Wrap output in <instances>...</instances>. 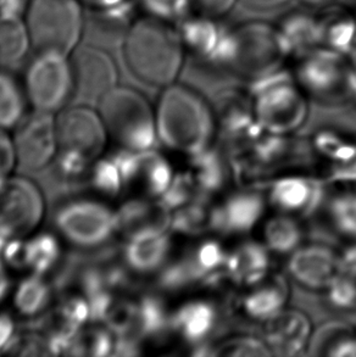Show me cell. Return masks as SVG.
<instances>
[{
  "label": "cell",
  "instance_id": "6da1fadb",
  "mask_svg": "<svg viewBox=\"0 0 356 357\" xmlns=\"http://www.w3.org/2000/svg\"><path fill=\"white\" fill-rule=\"evenodd\" d=\"M122 47L131 73L151 87L176 83L187 55L177 27L153 16L135 21Z\"/></svg>",
  "mask_w": 356,
  "mask_h": 357
},
{
  "label": "cell",
  "instance_id": "7a4b0ae2",
  "mask_svg": "<svg viewBox=\"0 0 356 357\" xmlns=\"http://www.w3.org/2000/svg\"><path fill=\"white\" fill-rule=\"evenodd\" d=\"M160 142L182 154L207 149L215 133L212 107L193 88L174 83L164 88L155 112Z\"/></svg>",
  "mask_w": 356,
  "mask_h": 357
},
{
  "label": "cell",
  "instance_id": "3957f363",
  "mask_svg": "<svg viewBox=\"0 0 356 357\" xmlns=\"http://www.w3.org/2000/svg\"><path fill=\"white\" fill-rule=\"evenodd\" d=\"M292 56L276 24L251 20L226 29L215 63L249 83L284 68Z\"/></svg>",
  "mask_w": 356,
  "mask_h": 357
},
{
  "label": "cell",
  "instance_id": "277c9868",
  "mask_svg": "<svg viewBox=\"0 0 356 357\" xmlns=\"http://www.w3.org/2000/svg\"><path fill=\"white\" fill-rule=\"evenodd\" d=\"M249 94L256 120L272 135L293 133L308 117L303 89L284 68L251 82Z\"/></svg>",
  "mask_w": 356,
  "mask_h": 357
},
{
  "label": "cell",
  "instance_id": "5b68a950",
  "mask_svg": "<svg viewBox=\"0 0 356 357\" xmlns=\"http://www.w3.org/2000/svg\"><path fill=\"white\" fill-rule=\"evenodd\" d=\"M99 114L107 133L124 148L135 151L154 149L159 139L155 112L137 89L116 86L101 98Z\"/></svg>",
  "mask_w": 356,
  "mask_h": 357
},
{
  "label": "cell",
  "instance_id": "8992f818",
  "mask_svg": "<svg viewBox=\"0 0 356 357\" xmlns=\"http://www.w3.org/2000/svg\"><path fill=\"white\" fill-rule=\"evenodd\" d=\"M81 4L80 0H31L24 19L32 48L70 56L83 38Z\"/></svg>",
  "mask_w": 356,
  "mask_h": 357
},
{
  "label": "cell",
  "instance_id": "52a82bcc",
  "mask_svg": "<svg viewBox=\"0 0 356 357\" xmlns=\"http://www.w3.org/2000/svg\"><path fill=\"white\" fill-rule=\"evenodd\" d=\"M24 89L36 110L54 112L61 110L73 94V76L70 56L44 52L29 63Z\"/></svg>",
  "mask_w": 356,
  "mask_h": 357
},
{
  "label": "cell",
  "instance_id": "ba28073f",
  "mask_svg": "<svg viewBox=\"0 0 356 357\" xmlns=\"http://www.w3.org/2000/svg\"><path fill=\"white\" fill-rule=\"evenodd\" d=\"M354 63L352 56L331 49H313L298 58L295 81L316 97H349Z\"/></svg>",
  "mask_w": 356,
  "mask_h": 357
},
{
  "label": "cell",
  "instance_id": "9c48e42d",
  "mask_svg": "<svg viewBox=\"0 0 356 357\" xmlns=\"http://www.w3.org/2000/svg\"><path fill=\"white\" fill-rule=\"evenodd\" d=\"M55 227L66 241L80 248H96L117 232L116 213L104 204L76 200L55 215Z\"/></svg>",
  "mask_w": 356,
  "mask_h": 357
},
{
  "label": "cell",
  "instance_id": "30bf717a",
  "mask_svg": "<svg viewBox=\"0 0 356 357\" xmlns=\"http://www.w3.org/2000/svg\"><path fill=\"white\" fill-rule=\"evenodd\" d=\"M44 199L37 184L24 177L8 178L0 190V234L24 238L38 227Z\"/></svg>",
  "mask_w": 356,
  "mask_h": 357
},
{
  "label": "cell",
  "instance_id": "8fae6325",
  "mask_svg": "<svg viewBox=\"0 0 356 357\" xmlns=\"http://www.w3.org/2000/svg\"><path fill=\"white\" fill-rule=\"evenodd\" d=\"M14 146L17 164L26 171H40L59 151L57 119L50 112H36L22 117L15 127Z\"/></svg>",
  "mask_w": 356,
  "mask_h": 357
},
{
  "label": "cell",
  "instance_id": "7c38bea8",
  "mask_svg": "<svg viewBox=\"0 0 356 357\" xmlns=\"http://www.w3.org/2000/svg\"><path fill=\"white\" fill-rule=\"evenodd\" d=\"M228 252L216 241H204L182 259L164 266L160 285L165 289H182L193 283H212L226 275Z\"/></svg>",
  "mask_w": 356,
  "mask_h": 357
},
{
  "label": "cell",
  "instance_id": "4fadbf2b",
  "mask_svg": "<svg viewBox=\"0 0 356 357\" xmlns=\"http://www.w3.org/2000/svg\"><path fill=\"white\" fill-rule=\"evenodd\" d=\"M73 68V94L86 102H101L117 86L115 61L105 49L91 44L78 45L70 55Z\"/></svg>",
  "mask_w": 356,
  "mask_h": 357
},
{
  "label": "cell",
  "instance_id": "5bb4252c",
  "mask_svg": "<svg viewBox=\"0 0 356 357\" xmlns=\"http://www.w3.org/2000/svg\"><path fill=\"white\" fill-rule=\"evenodd\" d=\"M107 135L101 114L91 107H71L57 117L59 150L75 151L89 161L101 155Z\"/></svg>",
  "mask_w": 356,
  "mask_h": 357
},
{
  "label": "cell",
  "instance_id": "9a60e30c",
  "mask_svg": "<svg viewBox=\"0 0 356 357\" xmlns=\"http://www.w3.org/2000/svg\"><path fill=\"white\" fill-rule=\"evenodd\" d=\"M288 271L299 284L308 289H327L341 275L339 255L322 244L300 245L290 254Z\"/></svg>",
  "mask_w": 356,
  "mask_h": 357
},
{
  "label": "cell",
  "instance_id": "2e32d148",
  "mask_svg": "<svg viewBox=\"0 0 356 357\" xmlns=\"http://www.w3.org/2000/svg\"><path fill=\"white\" fill-rule=\"evenodd\" d=\"M311 338L310 319L298 310L284 309L266 321L264 340L272 356L302 355Z\"/></svg>",
  "mask_w": 356,
  "mask_h": 357
},
{
  "label": "cell",
  "instance_id": "e0dca14e",
  "mask_svg": "<svg viewBox=\"0 0 356 357\" xmlns=\"http://www.w3.org/2000/svg\"><path fill=\"white\" fill-rule=\"evenodd\" d=\"M269 199L282 213L310 216L322 203L323 185L305 176H285L269 184Z\"/></svg>",
  "mask_w": 356,
  "mask_h": 357
},
{
  "label": "cell",
  "instance_id": "ac0fdd59",
  "mask_svg": "<svg viewBox=\"0 0 356 357\" xmlns=\"http://www.w3.org/2000/svg\"><path fill=\"white\" fill-rule=\"evenodd\" d=\"M117 232L127 237L142 232H169L172 211L164 204L150 199H131L116 213Z\"/></svg>",
  "mask_w": 356,
  "mask_h": 357
},
{
  "label": "cell",
  "instance_id": "d6986e66",
  "mask_svg": "<svg viewBox=\"0 0 356 357\" xmlns=\"http://www.w3.org/2000/svg\"><path fill=\"white\" fill-rule=\"evenodd\" d=\"M265 213V199L254 190L232 194L216 206L215 231L226 234L251 232Z\"/></svg>",
  "mask_w": 356,
  "mask_h": 357
},
{
  "label": "cell",
  "instance_id": "ffe728a7",
  "mask_svg": "<svg viewBox=\"0 0 356 357\" xmlns=\"http://www.w3.org/2000/svg\"><path fill=\"white\" fill-rule=\"evenodd\" d=\"M177 29L188 55L214 65L226 33L217 20L202 15H188L179 21Z\"/></svg>",
  "mask_w": 356,
  "mask_h": 357
},
{
  "label": "cell",
  "instance_id": "44dd1931",
  "mask_svg": "<svg viewBox=\"0 0 356 357\" xmlns=\"http://www.w3.org/2000/svg\"><path fill=\"white\" fill-rule=\"evenodd\" d=\"M171 241L169 232H142L128 237L124 259L131 270L148 275L164 268L169 260Z\"/></svg>",
  "mask_w": 356,
  "mask_h": 357
},
{
  "label": "cell",
  "instance_id": "7402d4cb",
  "mask_svg": "<svg viewBox=\"0 0 356 357\" xmlns=\"http://www.w3.org/2000/svg\"><path fill=\"white\" fill-rule=\"evenodd\" d=\"M318 15L320 47L353 56L356 52V14L341 5H328Z\"/></svg>",
  "mask_w": 356,
  "mask_h": 357
},
{
  "label": "cell",
  "instance_id": "603a6c76",
  "mask_svg": "<svg viewBox=\"0 0 356 357\" xmlns=\"http://www.w3.org/2000/svg\"><path fill=\"white\" fill-rule=\"evenodd\" d=\"M269 270V249L260 243H242L227 255L226 275L236 284H259L267 278Z\"/></svg>",
  "mask_w": 356,
  "mask_h": 357
},
{
  "label": "cell",
  "instance_id": "cb8c5ba5",
  "mask_svg": "<svg viewBox=\"0 0 356 357\" xmlns=\"http://www.w3.org/2000/svg\"><path fill=\"white\" fill-rule=\"evenodd\" d=\"M122 4L110 8H96L93 15L84 20L83 37L87 39V44L105 50L124 44L133 22L128 21L125 5L122 9L119 8Z\"/></svg>",
  "mask_w": 356,
  "mask_h": 357
},
{
  "label": "cell",
  "instance_id": "d4e9b609",
  "mask_svg": "<svg viewBox=\"0 0 356 357\" xmlns=\"http://www.w3.org/2000/svg\"><path fill=\"white\" fill-rule=\"evenodd\" d=\"M217 312L214 305L205 300H193L183 304L171 316V328L188 344L200 345L212 333L216 324Z\"/></svg>",
  "mask_w": 356,
  "mask_h": 357
},
{
  "label": "cell",
  "instance_id": "484cf974",
  "mask_svg": "<svg viewBox=\"0 0 356 357\" xmlns=\"http://www.w3.org/2000/svg\"><path fill=\"white\" fill-rule=\"evenodd\" d=\"M288 295V285L284 278H266L244 296L243 310L251 319L266 322L285 309Z\"/></svg>",
  "mask_w": 356,
  "mask_h": 357
},
{
  "label": "cell",
  "instance_id": "4316f807",
  "mask_svg": "<svg viewBox=\"0 0 356 357\" xmlns=\"http://www.w3.org/2000/svg\"><path fill=\"white\" fill-rule=\"evenodd\" d=\"M276 26L288 44L292 55L299 58L320 47L318 15L294 10L284 15Z\"/></svg>",
  "mask_w": 356,
  "mask_h": 357
},
{
  "label": "cell",
  "instance_id": "83f0119b",
  "mask_svg": "<svg viewBox=\"0 0 356 357\" xmlns=\"http://www.w3.org/2000/svg\"><path fill=\"white\" fill-rule=\"evenodd\" d=\"M32 47L24 17L16 13H0V63L15 66Z\"/></svg>",
  "mask_w": 356,
  "mask_h": 357
},
{
  "label": "cell",
  "instance_id": "f1b7e54d",
  "mask_svg": "<svg viewBox=\"0 0 356 357\" xmlns=\"http://www.w3.org/2000/svg\"><path fill=\"white\" fill-rule=\"evenodd\" d=\"M216 227V206H212L207 200L205 195H200L191 203L183 205L172 211L171 229L176 232L197 236L207 232L210 229L215 231Z\"/></svg>",
  "mask_w": 356,
  "mask_h": 357
},
{
  "label": "cell",
  "instance_id": "f546056e",
  "mask_svg": "<svg viewBox=\"0 0 356 357\" xmlns=\"http://www.w3.org/2000/svg\"><path fill=\"white\" fill-rule=\"evenodd\" d=\"M175 178L169 161L154 149L140 151V169L135 182H140L150 198L160 199Z\"/></svg>",
  "mask_w": 356,
  "mask_h": 357
},
{
  "label": "cell",
  "instance_id": "4dcf8cb0",
  "mask_svg": "<svg viewBox=\"0 0 356 357\" xmlns=\"http://www.w3.org/2000/svg\"><path fill=\"white\" fill-rule=\"evenodd\" d=\"M192 169L188 172L192 177L199 193L207 197L215 193L226 182V165L221 155L216 150L207 149L197 155H193Z\"/></svg>",
  "mask_w": 356,
  "mask_h": 357
},
{
  "label": "cell",
  "instance_id": "1f68e13d",
  "mask_svg": "<svg viewBox=\"0 0 356 357\" xmlns=\"http://www.w3.org/2000/svg\"><path fill=\"white\" fill-rule=\"evenodd\" d=\"M61 256L58 239L50 233H39L24 241V270L43 275L53 270Z\"/></svg>",
  "mask_w": 356,
  "mask_h": 357
},
{
  "label": "cell",
  "instance_id": "d6a6232c",
  "mask_svg": "<svg viewBox=\"0 0 356 357\" xmlns=\"http://www.w3.org/2000/svg\"><path fill=\"white\" fill-rule=\"evenodd\" d=\"M265 245L269 251L281 255L292 254L303 241V229L289 215L271 218L264 228Z\"/></svg>",
  "mask_w": 356,
  "mask_h": 357
},
{
  "label": "cell",
  "instance_id": "836d02e7",
  "mask_svg": "<svg viewBox=\"0 0 356 357\" xmlns=\"http://www.w3.org/2000/svg\"><path fill=\"white\" fill-rule=\"evenodd\" d=\"M52 299V289L43 275H32L20 282L15 290L14 305L20 314L34 317L47 309Z\"/></svg>",
  "mask_w": 356,
  "mask_h": 357
},
{
  "label": "cell",
  "instance_id": "e575fe53",
  "mask_svg": "<svg viewBox=\"0 0 356 357\" xmlns=\"http://www.w3.org/2000/svg\"><path fill=\"white\" fill-rule=\"evenodd\" d=\"M171 326V316L156 296H143L137 303V333L140 338H154Z\"/></svg>",
  "mask_w": 356,
  "mask_h": 357
},
{
  "label": "cell",
  "instance_id": "d590c367",
  "mask_svg": "<svg viewBox=\"0 0 356 357\" xmlns=\"http://www.w3.org/2000/svg\"><path fill=\"white\" fill-rule=\"evenodd\" d=\"M24 116V98L21 88L10 75L0 73V128H14Z\"/></svg>",
  "mask_w": 356,
  "mask_h": 357
},
{
  "label": "cell",
  "instance_id": "8d00e7d4",
  "mask_svg": "<svg viewBox=\"0 0 356 357\" xmlns=\"http://www.w3.org/2000/svg\"><path fill=\"white\" fill-rule=\"evenodd\" d=\"M91 183L93 188L107 197H116L125 187L120 169L111 156L98 160L91 166Z\"/></svg>",
  "mask_w": 356,
  "mask_h": 357
},
{
  "label": "cell",
  "instance_id": "74e56055",
  "mask_svg": "<svg viewBox=\"0 0 356 357\" xmlns=\"http://www.w3.org/2000/svg\"><path fill=\"white\" fill-rule=\"evenodd\" d=\"M318 154L326 156L333 164H344L356 159V143L344 139L334 132H321L315 138Z\"/></svg>",
  "mask_w": 356,
  "mask_h": 357
},
{
  "label": "cell",
  "instance_id": "f35d334b",
  "mask_svg": "<svg viewBox=\"0 0 356 357\" xmlns=\"http://www.w3.org/2000/svg\"><path fill=\"white\" fill-rule=\"evenodd\" d=\"M212 356L253 357L272 356L264 339L236 337L212 349Z\"/></svg>",
  "mask_w": 356,
  "mask_h": 357
},
{
  "label": "cell",
  "instance_id": "ab89813d",
  "mask_svg": "<svg viewBox=\"0 0 356 357\" xmlns=\"http://www.w3.org/2000/svg\"><path fill=\"white\" fill-rule=\"evenodd\" d=\"M329 215L338 232L356 238V193H347L333 199Z\"/></svg>",
  "mask_w": 356,
  "mask_h": 357
},
{
  "label": "cell",
  "instance_id": "60d3db41",
  "mask_svg": "<svg viewBox=\"0 0 356 357\" xmlns=\"http://www.w3.org/2000/svg\"><path fill=\"white\" fill-rule=\"evenodd\" d=\"M105 322L109 326V331L115 333L117 337L135 335L140 338L137 333V304L135 303L115 301Z\"/></svg>",
  "mask_w": 356,
  "mask_h": 357
},
{
  "label": "cell",
  "instance_id": "b9f144b4",
  "mask_svg": "<svg viewBox=\"0 0 356 357\" xmlns=\"http://www.w3.org/2000/svg\"><path fill=\"white\" fill-rule=\"evenodd\" d=\"M200 195L202 194L199 193L191 174L187 172V174H175L172 183L159 200L169 210L175 211L183 205L191 203L192 200Z\"/></svg>",
  "mask_w": 356,
  "mask_h": 357
},
{
  "label": "cell",
  "instance_id": "7bdbcfd3",
  "mask_svg": "<svg viewBox=\"0 0 356 357\" xmlns=\"http://www.w3.org/2000/svg\"><path fill=\"white\" fill-rule=\"evenodd\" d=\"M149 16L168 22H179L189 15L191 0H140Z\"/></svg>",
  "mask_w": 356,
  "mask_h": 357
},
{
  "label": "cell",
  "instance_id": "ee69618b",
  "mask_svg": "<svg viewBox=\"0 0 356 357\" xmlns=\"http://www.w3.org/2000/svg\"><path fill=\"white\" fill-rule=\"evenodd\" d=\"M115 342L110 332L104 329H93L82 337H77L76 354H88L91 356H107L112 354Z\"/></svg>",
  "mask_w": 356,
  "mask_h": 357
},
{
  "label": "cell",
  "instance_id": "f6af8a7d",
  "mask_svg": "<svg viewBox=\"0 0 356 357\" xmlns=\"http://www.w3.org/2000/svg\"><path fill=\"white\" fill-rule=\"evenodd\" d=\"M327 289L328 298L334 307L341 310L355 309L356 278L339 275Z\"/></svg>",
  "mask_w": 356,
  "mask_h": 357
},
{
  "label": "cell",
  "instance_id": "bcb514c9",
  "mask_svg": "<svg viewBox=\"0 0 356 357\" xmlns=\"http://www.w3.org/2000/svg\"><path fill=\"white\" fill-rule=\"evenodd\" d=\"M58 153L55 166L57 172L61 178L68 179V182H76L87 172L88 166L91 161L86 159L84 156L66 150H59Z\"/></svg>",
  "mask_w": 356,
  "mask_h": 357
},
{
  "label": "cell",
  "instance_id": "7dc6e473",
  "mask_svg": "<svg viewBox=\"0 0 356 357\" xmlns=\"http://www.w3.org/2000/svg\"><path fill=\"white\" fill-rule=\"evenodd\" d=\"M60 316L64 322L80 329L91 319V309L88 300L84 298H71L60 307Z\"/></svg>",
  "mask_w": 356,
  "mask_h": 357
},
{
  "label": "cell",
  "instance_id": "c3c4849f",
  "mask_svg": "<svg viewBox=\"0 0 356 357\" xmlns=\"http://www.w3.org/2000/svg\"><path fill=\"white\" fill-rule=\"evenodd\" d=\"M238 0H191V9L198 15L218 20L230 14Z\"/></svg>",
  "mask_w": 356,
  "mask_h": 357
},
{
  "label": "cell",
  "instance_id": "681fc988",
  "mask_svg": "<svg viewBox=\"0 0 356 357\" xmlns=\"http://www.w3.org/2000/svg\"><path fill=\"white\" fill-rule=\"evenodd\" d=\"M16 162L14 142L0 128V169L9 174Z\"/></svg>",
  "mask_w": 356,
  "mask_h": 357
},
{
  "label": "cell",
  "instance_id": "f907efd6",
  "mask_svg": "<svg viewBox=\"0 0 356 357\" xmlns=\"http://www.w3.org/2000/svg\"><path fill=\"white\" fill-rule=\"evenodd\" d=\"M327 356L356 357V337L350 332L343 334L332 348L329 349Z\"/></svg>",
  "mask_w": 356,
  "mask_h": 357
},
{
  "label": "cell",
  "instance_id": "816d5d0a",
  "mask_svg": "<svg viewBox=\"0 0 356 357\" xmlns=\"http://www.w3.org/2000/svg\"><path fill=\"white\" fill-rule=\"evenodd\" d=\"M329 179L334 182L356 181V159L344 164H333Z\"/></svg>",
  "mask_w": 356,
  "mask_h": 357
},
{
  "label": "cell",
  "instance_id": "f5cc1de1",
  "mask_svg": "<svg viewBox=\"0 0 356 357\" xmlns=\"http://www.w3.org/2000/svg\"><path fill=\"white\" fill-rule=\"evenodd\" d=\"M15 324L9 314H0V351L8 348L14 340Z\"/></svg>",
  "mask_w": 356,
  "mask_h": 357
},
{
  "label": "cell",
  "instance_id": "db71d44e",
  "mask_svg": "<svg viewBox=\"0 0 356 357\" xmlns=\"http://www.w3.org/2000/svg\"><path fill=\"white\" fill-rule=\"evenodd\" d=\"M341 275L356 278V244L347 248L342 255H339Z\"/></svg>",
  "mask_w": 356,
  "mask_h": 357
},
{
  "label": "cell",
  "instance_id": "11a10c76",
  "mask_svg": "<svg viewBox=\"0 0 356 357\" xmlns=\"http://www.w3.org/2000/svg\"><path fill=\"white\" fill-rule=\"evenodd\" d=\"M241 1L251 9L269 11V10L279 9L281 6L288 4L290 0H241Z\"/></svg>",
  "mask_w": 356,
  "mask_h": 357
},
{
  "label": "cell",
  "instance_id": "9f6ffc18",
  "mask_svg": "<svg viewBox=\"0 0 356 357\" xmlns=\"http://www.w3.org/2000/svg\"><path fill=\"white\" fill-rule=\"evenodd\" d=\"M10 280L4 268V262L0 261V303L9 294Z\"/></svg>",
  "mask_w": 356,
  "mask_h": 357
},
{
  "label": "cell",
  "instance_id": "6f0895ef",
  "mask_svg": "<svg viewBox=\"0 0 356 357\" xmlns=\"http://www.w3.org/2000/svg\"><path fill=\"white\" fill-rule=\"evenodd\" d=\"M81 3H86L88 6L96 8H110L115 5L122 4L125 3V0H80Z\"/></svg>",
  "mask_w": 356,
  "mask_h": 357
},
{
  "label": "cell",
  "instance_id": "680465c9",
  "mask_svg": "<svg viewBox=\"0 0 356 357\" xmlns=\"http://www.w3.org/2000/svg\"><path fill=\"white\" fill-rule=\"evenodd\" d=\"M299 1L303 3L304 5H306V6H310V8L322 9V8L328 6V5L334 4L336 0H299Z\"/></svg>",
  "mask_w": 356,
  "mask_h": 357
},
{
  "label": "cell",
  "instance_id": "91938a15",
  "mask_svg": "<svg viewBox=\"0 0 356 357\" xmlns=\"http://www.w3.org/2000/svg\"><path fill=\"white\" fill-rule=\"evenodd\" d=\"M353 63H354V70H353L352 79H350V86H349V97L356 99V52L352 56Z\"/></svg>",
  "mask_w": 356,
  "mask_h": 357
},
{
  "label": "cell",
  "instance_id": "94428289",
  "mask_svg": "<svg viewBox=\"0 0 356 357\" xmlns=\"http://www.w3.org/2000/svg\"><path fill=\"white\" fill-rule=\"evenodd\" d=\"M9 241V238L5 237L3 234H0V261H3V255H4L5 248ZM4 262V261H3Z\"/></svg>",
  "mask_w": 356,
  "mask_h": 357
},
{
  "label": "cell",
  "instance_id": "6125c7cd",
  "mask_svg": "<svg viewBox=\"0 0 356 357\" xmlns=\"http://www.w3.org/2000/svg\"><path fill=\"white\" fill-rule=\"evenodd\" d=\"M8 179V174H5L4 171L0 169V190L4 187L5 182Z\"/></svg>",
  "mask_w": 356,
  "mask_h": 357
}]
</instances>
